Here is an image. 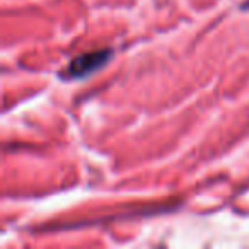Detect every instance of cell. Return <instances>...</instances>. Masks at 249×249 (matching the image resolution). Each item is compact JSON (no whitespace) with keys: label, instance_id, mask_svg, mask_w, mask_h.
Returning <instances> with one entry per match:
<instances>
[{"label":"cell","instance_id":"1","mask_svg":"<svg viewBox=\"0 0 249 249\" xmlns=\"http://www.w3.org/2000/svg\"><path fill=\"white\" fill-rule=\"evenodd\" d=\"M111 52L109 50H103V52H94L89 53V55L79 56L77 60H73L70 63V67L67 69V75L72 79V77H84L87 73L94 72L96 69H99L101 65L107 62Z\"/></svg>","mask_w":249,"mask_h":249}]
</instances>
